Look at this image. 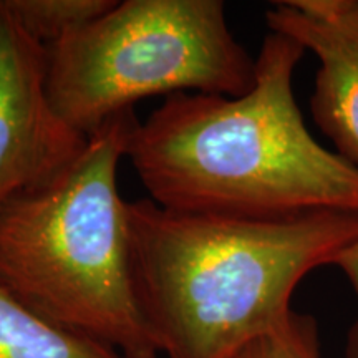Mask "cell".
I'll use <instances>...</instances> for the list:
<instances>
[{
	"mask_svg": "<svg viewBox=\"0 0 358 358\" xmlns=\"http://www.w3.org/2000/svg\"><path fill=\"white\" fill-rule=\"evenodd\" d=\"M303 53L294 38L268 32L245 95L176 93L138 122L124 158L150 199L244 219L358 214V168L312 136L295 100Z\"/></svg>",
	"mask_w": 358,
	"mask_h": 358,
	"instance_id": "obj_1",
	"label": "cell"
},
{
	"mask_svg": "<svg viewBox=\"0 0 358 358\" xmlns=\"http://www.w3.org/2000/svg\"><path fill=\"white\" fill-rule=\"evenodd\" d=\"M138 295L166 358H237L292 312L313 268L358 239V214L280 219L179 213L128 203Z\"/></svg>",
	"mask_w": 358,
	"mask_h": 358,
	"instance_id": "obj_2",
	"label": "cell"
},
{
	"mask_svg": "<svg viewBox=\"0 0 358 358\" xmlns=\"http://www.w3.org/2000/svg\"><path fill=\"white\" fill-rule=\"evenodd\" d=\"M138 122L134 110L113 116L62 171L0 206V284L40 315L127 358H158L118 189Z\"/></svg>",
	"mask_w": 358,
	"mask_h": 358,
	"instance_id": "obj_3",
	"label": "cell"
},
{
	"mask_svg": "<svg viewBox=\"0 0 358 358\" xmlns=\"http://www.w3.org/2000/svg\"><path fill=\"white\" fill-rule=\"evenodd\" d=\"M256 58L232 35L221 0H123L47 47L53 110L85 136L155 95L243 96Z\"/></svg>",
	"mask_w": 358,
	"mask_h": 358,
	"instance_id": "obj_4",
	"label": "cell"
},
{
	"mask_svg": "<svg viewBox=\"0 0 358 358\" xmlns=\"http://www.w3.org/2000/svg\"><path fill=\"white\" fill-rule=\"evenodd\" d=\"M88 143L53 110L47 47L0 0V206L62 171Z\"/></svg>",
	"mask_w": 358,
	"mask_h": 358,
	"instance_id": "obj_5",
	"label": "cell"
},
{
	"mask_svg": "<svg viewBox=\"0 0 358 358\" xmlns=\"http://www.w3.org/2000/svg\"><path fill=\"white\" fill-rule=\"evenodd\" d=\"M266 22L317 57L312 118L335 153L358 168V0L274 2Z\"/></svg>",
	"mask_w": 358,
	"mask_h": 358,
	"instance_id": "obj_6",
	"label": "cell"
},
{
	"mask_svg": "<svg viewBox=\"0 0 358 358\" xmlns=\"http://www.w3.org/2000/svg\"><path fill=\"white\" fill-rule=\"evenodd\" d=\"M0 358H127L40 315L0 284Z\"/></svg>",
	"mask_w": 358,
	"mask_h": 358,
	"instance_id": "obj_7",
	"label": "cell"
},
{
	"mask_svg": "<svg viewBox=\"0 0 358 358\" xmlns=\"http://www.w3.org/2000/svg\"><path fill=\"white\" fill-rule=\"evenodd\" d=\"M13 19L43 47L78 32L116 0H3Z\"/></svg>",
	"mask_w": 358,
	"mask_h": 358,
	"instance_id": "obj_8",
	"label": "cell"
},
{
	"mask_svg": "<svg viewBox=\"0 0 358 358\" xmlns=\"http://www.w3.org/2000/svg\"><path fill=\"white\" fill-rule=\"evenodd\" d=\"M237 358H322L319 327L312 315L292 310L280 325L250 343Z\"/></svg>",
	"mask_w": 358,
	"mask_h": 358,
	"instance_id": "obj_9",
	"label": "cell"
},
{
	"mask_svg": "<svg viewBox=\"0 0 358 358\" xmlns=\"http://www.w3.org/2000/svg\"><path fill=\"white\" fill-rule=\"evenodd\" d=\"M332 266L338 267L350 282L353 292L358 297V239L350 245H347L337 257L334 259ZM345 358H358V320L348 332Z\"/></svg>",
	"mask_w": 358,
	"mask_h": 358,
	"instance_id": "obj_10",
	"label": "cell"
}]
</instances>
